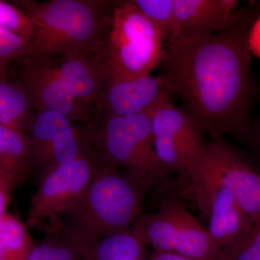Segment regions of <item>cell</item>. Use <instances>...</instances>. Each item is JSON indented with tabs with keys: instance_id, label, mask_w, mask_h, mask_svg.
<instances>
[{
	"instance_id": "obj_1",
	"label": "cell",
	"mask_w": 260,
	"mask_h": 260,
	"mask_svg": "<svg viewBox=\"0 0 260 260\" xmlns=\"http://www.w3.org/2000/svg\"><path fill=\"white\" fill-rule=\"evenodd\" d=\"M260 1L243 7L229 28L209 37H179L164 47L160 65L172 95L211 140L242 139L252 119L259 88L251 71L249 34Z\"/></svg>"
},
{
	"instance_id": "obj_2",
	"label": "cell",
	"mask_w": 260,
	"mask_h": 260,
	"mask_svg": "<svg viewBox=\"0 0 260 260\" xmlns=\"http://www.w3.org/2000/svg\"><path fill=\"white\" fill-rule=\"evenodd\" d=\"M151 189L131 173L104 165L46 232L59 233L84 249L104 238L129 232Z\"/></svg>"
},
{
	"instance_id": "obj_3",
	"label": "cell",
	"mask_w": 260,
	"mask_h": 260,
	"mask_svg": "<svg viewBox=\"0 0 260 260\" xmlns=\"http://www.w3.org/2000/svg\"><path fill=\"white\" fill-rule=\"evenodd\" d=\"M117 1L49 0L23 1L22 10L34 25V34L18 61L104 51Z\"/></svg>"
},
{
	"instance_id": "obj_4",
	"label": "cell",
	"mask_w": 260,
	"mask_h": 260,
	"mask_svg": "<svg viewBox=\"0 0 260 260\" xmlns=\"http://www.w3.org/2000/svg\"><path fill=\"white\" fill-rule=\"evenodd\" d=\"M151 113L102 116L88 126V134L90 144L106 165L131 173L153 189L167 184L172 172L154 150Z\"/></svg>"
},
{
	"instance_id": "obj_5",
	"label": "cell",
	"mask_w": 260,
	"mask_h": 260,
	"mask_svg": "<svg viewBox=\"0 0 260 260\" xmlns=\"http://www.w3.org/2000/svg\"><path fill=\"white\" fill-rule=\"evenodd\" d=\"M164 47L161 32L132 0L117 1L104 51L109 80L150 75L160 65Z\"/></svg>"
},
{
	"instance_id": "obj_6",
	"label": "cell",
	"mask_w": 260,
	"mask_h": 260,
	"mask_svg": "<svg viewBox=\"0 0 260 260\" xmlns=\"http://www.w3.org/2000/svg\"><path fill=\"white\" fill-rule=\"evenodd\" d=\"M131 232L153 251L194 260H218L209 232L184 206L168 201L155 213L141 214Z\"/></svg>"
},
{
	"instance_id": "obj_7",
	"label": "cell",
	"mask_w": 260,
	"mask_h": 260,
	"mask_svg": "<svg viewBox=\"0 0 260 260\" xmlns=\"http://www.w3.org/2000/svg\"><path fill=\"white\" fill-rule=\"evenodd\" d=\"M198 176L229 188L253 224L260 220V167L223 138L206 141L183 175Z\"/></svg>"
},
{
	"instance_id": "obj_8",
	"label": "cell",
	"mask_w": 260,
	"mask_h": 260,
	"mask_svg": "<svg viewBox=\"0 0 260 260\" xmlns=\"http://www.w3.org/2000/svg\"><path fill=\"white\" fill-rule=\"evenodd\" d=\"M104 165L90 145L79 156L43 174L30 200L25 222L29 229L44 226L47 230L59 214L83 194Z\"/></svg>"
},
{
	"instance_id": "obj_9",
	"label": "cell",
	"mask_w": 260,
	"mask_h": 260,
	"mask_svg": "<svg viewBox=\"0 0 260 260\" xmlns=\"http://www.w3.org/2000/svg\"><path fill=\"white\" fill-rule=\"evenodd\" d=\"M25 135L31 151L32 172H37L39 179L90 146L88 126L75 125L68 116L55 111L37 112Z\"/></svg>"
},
{
	"instance_id": "obj_10",
	"label": "cell",
	"mask_w": 260,
	"mask_h": 260,
	"mask_svg": "<svg viewBox=\"0 0 260 260\" xmlns=\"http://www.w3.org/2000/svg\"><path fill=\"white\" fill-rule=\"evenodd\" d=\"M153 148L157 156L172 172L181 176L205 142L204 133L172 97L162 101L151 113Z\"/></svg>"
},
{
	"instance_id": "obj_11",
	"label": "cell",
	"mask_w": 260,
	"mask_h": 260,
	"mask_svg": "<svg viewBox=\"0 0 260 260\" xmlns=\"http://www.w3.org/2000/svg\"><path fill=\"white\" fill-rule=\"evenodd\" d=\"M189 191L202 215L209 222L207 230L217 249L226 251L245 237L253 223L232 191L217 181L186 175Z\"/></svg>"
},
{
	"instance_id": "obj_12",
	"label": "cell",
	"mask_w": 260,
	"mask_h": 260,
	"mask_svg": "<svg viewBox=\"0 0 260 260\" xmlns=\"http://www.w3.org/2000/svg\"><path fill=\"white\" fill-rule=\"evenodd\" d=\"M22 61L23 68L17 83L28 92L37 112L55 111L72 121L93 125L95 121L93 113L70 93L50 60Z\"/></svg>"
},
{
	"instance_id": "obj_13",
	"label": "cell",
	"mask_w": 260,
	"mask_h": 260,
	"mask_svg": "<svg viewBox=\"0 0 260 260\" xmlns=\"http://www.w3.org/2000/svg\"><path fill=\"white\" fill-rule=\"evenodd\" d=\"M104 51L72 53L49 59L70 93L93 113L95 121L100 118L109 79Z\"/></svg>"
},
{
	"instance_id": "obj_14",
	"label": "cell",
	"mask_w": 260,
	"mask_h": 260,
	"mask_svg": "<svg viewBox=\"0 0 260 260\" xmlns=\"http://www.w3.org/2000/svg\"><path fill=\"white\" fill-rule=\"evenodd\" d=\"M172 96L167 80L161 74L123 81L108 79L103 94L100 118L151 113L160 102Z\"/></svg>"
},
{
	"instance_id": "obj_15",
	"label": "cell",
	"mask_w": 260,
	"mask_h": 260,
	"mask_svg": "<svg viewBox=\"0 0 260 260\" xmlns=\"http://www.w3.org/2000/svg\"><path fill=\"white\" fill-rule=\"evenodd\" d=\"M237 0H174L180 37L200 39L229 28L242 8Z\"/></svg>"
},
{
	"instance_id": "obj_16",
	"label": "cell",
	"mask_w": 260,
	"mask_h": 260,
	"mask_svg": "<svg viewBox=\"0 0 260 260\" xmlns=\"http://www.w3.org/2000/svg\"><path fill=\"white\" fill-rule=\"evenodd\" d=\"M32 173L31 151L26 136L0 124V174L19 186Z\"/></svg>"
},
{
	"instance_id": "obj_17",
	"label": "cell",
	"mask_w": 260,
	"mask_h": 260,
	"mask_svg": "<svg viewBox=\"0 0 260 260\" xmlns=\"http://www.w3.org/2000/svg\"><path fill=\"white\" fill-rule=\"evenodd\" d=\"M36 114L30 95L20 84L0 79V124L25 134Z\"/></svg>"
},
{
	"instance_id": "obj_18",
	"label": "cell",
	"mask_w": 260,
	"mask_h": 260,
	"mask_svg": "<svg viewBox=\"0 0 260 260\" xmlns=\"http://www.w3.org/2000/svg\"><path fill=\"white\" fill-rule=\"evenodd\" d=\"M147 246L129 231L100 239L82 251L83 260H148Z\"/></svg>"
},
{
	"instance_id": "obj_19",
	"label": "cell",
	"mask_w": 260,
	"mask_h": 260,
	"mask_svg": "<svg viewBox=\"0 0 260 260\" xmlns=\"http://www.w3.org/2000/svg\"><path fill=\"white\" fill-rule=\"evenodd\" d=\"M36 245L26 223L9 213L0 220V260H26Z\"/></svg>"
},
{
	"instance_id": "obj_20",
	"label": "cell",
	"mask_w": 260,
	"mask_h": 260,
	"mask_svg": "<svg viewBox=\"0 0 260 260\" xmlns=\"http://www.w3.org/2000/svg\"><path fill=\"white\" fill-rule=\"evenodd\" d=\"M132 2L160 30L165 44L180 37L174 13V0H132Z\"/></svg>"
},
{
	"instance_id": "obj_21",
	"label": "cell",
	"mask_w": 260,
	"mask_h": 260,
	"mask_svg": "<svg viewBox=\"0 0 260 260\" xmlns=\"http://www.w3.org/2000/svg\"><path fill=\"white\" fill-rule=\"evenodd\" d=\"M26 260H83V251L57 232H46Z\"/></svg>"
},
{
	"instance_id": "obj_22",
	"label": "cell",
	"mask_w": 260,
	"mask_h": 260,
	"mask_svg": "<svg viewBox=\"0 0 260 260\" xmlns=\"http://www.w3.org/2000/svg\"><path fill=\"white\" fill-rule=\"evenodd\" d=\"M0 28L22 38L27 43L34 34V25L21 8L6 2L0 1Z\"/></svg>"
},
{
	"instance_id": "obj_23",
	"label": "cell",
	"mask_w": 260,
	"mask_h": 260,
	"mask_svg": "<svg viewBox=\"0 0 260 260\" xmlns=\"http://www.w3.org/2000/svg\"><path fill=\"white\" fill-rule=\"evenodd\" d=\"M218 260H260V220L253 224L240 242L221 251Z\"/></svg>"
},
{
	"instance_id": "obj_24",
	"label": "cell",
	"mask_w": 260,
	"mask_h": 260,
	"mask_svg": "<svg viewBox=\"0 0 260 260\" xmlns=\"http://www.w3.org/2000/svg\"><path fill=\"white\" fill-rule=\"evenodd\" d=\"M26 44L22 38L0 28V79H5L8 64L18 59Z\"/></svg>"
},
{
	"instance_id": "obj_25",
	"label": "cell",
	"mask_w": 260,
	"mask_h": 260,
	"mask_svg": "<svg viewBox=\"0 0 260 260\" xmlns=\"http://www.w3.org/2000/svg\"><path fill=\"white\" fill-rule=\"evenodd\" d=\"M242 140L250 149L253 156L260 162V112L255 119H251Z\"/></svg>"
},
{
	"instance_id": "obj_26",
	"label": "cell",
	"mask_w": 260,
	"mask_h": 260,
	"mask_svg": "<svg viewBox=\"0 0 260 260\" xmlns=\"http://www.w3.org/2000/svg\"><path fill=\"white\" fill-rule=\"evenodd\" d=\"M16 186L14 182L0 174V220L8 213L12 193Z\"/></svg>"
},
{
	"instance_id": "obj_27",
	"label": "cell",
	"mask_w": 260,
	"mask_h": 260,
	"mask_svg": "<svg viewBox=\"0 0 260 260\" xmlns=\"http://www.w3.org/2000/svg\"><path fill=\"white\" fill-rule=\"evenodd\" d=\"M249 45L252 54L260 58V16L251 27Z\"/></svg>"
},
{
	"instance_id": "obj_28",
	"label": "cell",
	"mask_w": 260,
	"mask_h": 260,
	"mask_svg": "<svg viewBox=\"0 0 260 260\" xmlns=\"http://www.w3.org/2000/svg\"><path fill=\"white\" fill-rule=\"evenodd\" d=\"M148 260H194L189 258L184 257L176 254H169V253L158 252L153 251Z\"/></svg>"
}]
</instances>
